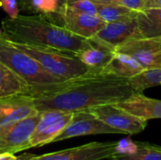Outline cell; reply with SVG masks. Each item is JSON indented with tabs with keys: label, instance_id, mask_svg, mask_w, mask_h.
I'll return each mask as SVG.
<instances>
[{
	"label": "cell",
	"instance_id": "cell-1",
	"mask_svg": "<svg viewBox=\"0 0 161 160\" xmlns=\"http://www.w3.org/2000/svg\"><path fill=\"white\" fill-rule=\"evenodd\" d=\"M137 92L129 78L91 70L81 76L59 83L28 86L25 94L32 97L40 112L47 109L75 112L118 104Z\"/></svg>",
	"mask_w": 161,
	"mask_h": 160
},
{
	"label": "cell",
	"instance_id": "cell-2",
	"mask_svg": "<svg viewBox=\"0 0 161 160\" xmlns=\"http://www.w3.org/2000/svg\"><path fill=\"white\" fill-rule=\"evenodd\" d=\"M1 31L5 38L14 42L51 47L75 54L92 45L91 39L75 35L36 14L6 18L2 20Z\"/></svg>",
	"mask_w": 161,
	"mask_h": 160
},
{
	"label": "cell",
	"instance_id": "cell-3",
	"mask_svg": "<svg viewBox=\"0 0 161 160\" xmlns=\"http://www.w3.org/2000/svg\"><path fill=\"white\" fill-rule=\"evenodd\" d=\"M11 42L36 59L49 74L62 81L81 76L91 71L75 53L45 46Z\"/></svg>",
	"mask_w": 161,
	"mask_h": 160
},
{
	"label": "cell",
	"instance_id": "cell-4",
	"mask_svg": "<svg viewBox=\"0 0 161 160\" xmlns=\"http://www.w3.org/2000/svg\"><path fill=\"white\" fill-rule=\"evenodd\" d=\"M0 61L22 77L28 86L49 85L62 80L49 74L36 59L0 34Z\"/></svg>",
	"mask_w": 161,
	"mask_h": 160
},
{
	"label": "cell",
	"instance_id": "cell-5",
	"mask_svg": "<svg viewBox=\"0 0 161 160\" xmlns=\"http://www.w3.org/2000/svg\"><path fill=\"white\" fill-rule=\"evenodd\" d=\"M120 152V141L91 142L81 146L41 156L23 155L19 160H103Z\"/></svg>",
	"mask_w": 161,
	"mask_h": 160
},
{
	"label": "cell",
	"instance_id": "cell-6",
	"mask_svg": "<svg viewBox=\"0 0 161 160\" xmlns=\"http://www.w3.org/2000/svg\"><path fill=\"white\" fill-rule=\"evenodd\" d=\"M40 113L0 127V153L16 154L31 148L30 138Z\"/></svg>",
	"mask_w": 161,
	"mask_h": 160
},
{
	"label": "cell",
	"instance_id": "cell-7",
	"mask_svg": "<svg viewBox=\"0 0 161 160\" xmlns=\"http://www.w3.org/2000/svg\"><path fill=\"white\" fill-rule=\"evenodd\" d=\"M74 112L47 109L40 112V119L30 138L31 148L54 142L73 118Z\"/></svg>",
	"mask_w": 161,
	"mask_h": 160
},
{
	"label": "cell",
	"instance_id": "cell-8",
	"mask_svg": "<svg viewBox=\"0 0 161 160\" xmlns=\"http://www.w3.org/2000/svg\"><path fill=\"white\" fill-rule=\"evenodd\" d=\"M88 110L106 124L119 130L122 134H139L145 129L148 124V121L125 111L116 104L103 105Z\"/></svg>",
	"mask_w": 161,
	"mask_h": 160
},
{
	"label": "cell",
	"instance_id": "cell-9",
	"mask_svg": "<svg viewBox=\"0 0 161 160\" xmlns=\"http://www.w3.org/2000/svg\"><path fill=\"white\" fill-rule=\"evenodd\" d=\"M116 52L132 57L144 70L161 68V36L130 40Z\"/></svg>",
	"mask_w": 161,
	"mask_h": 160
},
{
	"label": "cell",
	"instance_id": "cell-10",
	"mask_svg": "<svg viewBox=\"0 0 161 160\" xmlns=\"http://www.w3.org/2000/svg\"><path fill=\"white\" fill-rule=\"evenodd\" d=\"M98 134H122V133L119 130L106 124L104 122L99 120L89 110H80V111L74 112L71 122L65 127L62 133L55 140V141H61L75 137L98 135Z\"/></svg>",
	"mask_w": 161,
	"mask_h": 160
},
{
	"label": "cell",
	"instance_id": "cell-11",
	"mask_svg": "<svg viewBox=\"0 0 161 160\" xmlns=\"http://www.w3.org/2000/svg\"><path fill=\"white\" fill-rule=\"evenodd\" d=\"M140 38L137 19L107 23L106 25L96 33L92 41L108 47L116 52V49L133 39Z\"/></svg>",
	"mask_w": 161,
	"mask_h": 160
},
{
	"label": "cell",
	"instance_id": "cell-12",
	"mask_svg": "<svg viewBox=\"0 0 161 160\" xmlns=\"http://www.w3.org/2000/svg\"><path fill=\"white\" fill-rule=\"evenodd\" d=\"M106 22L97 15L78 12L67 7L59 16L58 25L85 39L92 38L105 25Z\"/></svg>",
	"mask_w": 161,
	"mask_h": 160
},
{
	"label": "cell",
	"instance_id": "cell-13",
	"mask_svg": "<svg viewBox=\"0 0 161 160\" xmlns=\"http://www.w3.org/2000/svg\"><path fill=\"white\" fill-rule=\"evenodd\" d=\"M39 113L29 95L13 94L0 97V127Z\"/></svg>",
	"mask_w": 161,
	"mask_h": 160
},
{
	"label": "cell",
	"instance_id": "cell-14",
	"mask_svg": "<svg viewBox=\"0 0 161 160\" xmlns=\"http://www.w3.org/2000/svg\"><path fill=\"white\" fill-rule=\"evenodd\" d=\"M116 105L125 111L146 121L161 119V100L144 96L142 92H137L125 101Z\"/></svg>",
	"mask_w": 161,
	"mask_h": 160
},
{
	"label": "cell",
	"instance_id": "cell-15",
	"mask_svg": "<svg viewBox=\"0 0 161 160\" xmlns=\"http://www.w3.org/2000/svg\"><path fill=\"white\" fill-rule=\"evenodd\" d=\"M20 10L36 14L58 25L59 16L68 0H17Z\"/></svg>",
	"mask_w": 161,
	"mask_h": 160
},
{
	"label": "cell",
	"instance_id": "cell-16",
	"mask_svg": "<svg viewBox=\"0 0 161 160\" xmlns=\"http://www.w3.org/2000/svg\"><path fill=\"white\" fill-rule=\"evenodd\" d=\"M92 45L91 47L75 53V56L91 70L102 71L110 62L115 51L92 40Z\"/></svg>",
	"mask_w": 161,
	"mask_h": 160
},
{
	"label": "cell",
	"instance_id": "cell-17",
	"mask_svg": "<svg viewBox=\"0 0 161 160\" xmlns=\"http://www.w3.org/2000/svg\"><path fill=\"white\" fill-rule=\"evenodd\" d=\"M102 71L120 77L131 78L141 74L142 71H144V69L132 57L124 53L115 52V55L110 62L105 68H103Z\"/></svg>",
	"mask_w": 161,
	"mask_h": 160
},
{
	"label": "cell",
	"instance_id": "cell-18",
	"mask_svg": "<svg viewBox=\"0 0 161 160\" xmlns=\"http://www.w3.org/2000/svg\"><path fill=\"white\" fill-rule=\"evenodd\" d=\"M28 84L0 61V97L13 94H25Z\"/></svg>",
	"mask_w": 161,
	"mask_h": 160
},
{
	"label": "cell",
	"instance_id": "cell-19",
	"mask_svg": "<svg viewBox=\"0 0 161 160\" xmlns=\"http://www.w3.org/2000/svg\"><path fill=\"white\" fill-rule=\"evenodd\" d=\"M112 158L115 160H161V146L149 142H133L132 149L120 152Z\"/></svg>",
	"mask_w": 161,
	"mask_h": 160
},
{
	"label": "cell",
	"instance_id": "cell-20",
	"mask_svg": "<svg viewBox=\"0 0 161 160\" xmlns=\"http://www.w3.org/2000/svg\"><path fill=\"white\" fill-rule=\"evenodd\" d=\"M140 38L161 36V8L139 11L137 16Z\"/></svg>",
	"mask_w": 161,
	"mask_h": 160
},
{
	"label": "cell",
	"instance_id": "cell-21",
	"mask_svg": "<svg viewBox=\"0 0 161 160\" xmlns=\"http://www.w3.org/2000/svg\"><path fill=\"white\" fill-rule=\"evenodd\" d=\"M96 8L97 16H99L106 23L137 19V16L139 14V11L137 10L115 4L96 3Z\"/></svg>",
	"mask_w": 161,
	"mask_h": 160
},
{
	"label": "cell",
	"instance_id": "cell-22",
	"mask_svg": "<svg viewBox=\"0 0 161 160\" xmlns=\"http://www.w3.org/2000/svg\"><path fill=\"white\" fill-rule=\"evenodd\" d=\"M129 81L139 92H142L147 88L160 86L161 68L144 70L141 74L129 78Z\"/></svg>",
	"mask_w": 161,
	"mask_h": 160
},
{
	"label": "cell",
	"instance_id": "cell-23",
	"mask_svg": "<svg viewBox=\"0 0 161 160\" xmlns=\"http://www.w3.org/2000/svg\"><path fill=\"white\" fill-rule=\"evenodd\" d=\"M92 1L96 3H103V4L121 5L137 11H142L143 9V0H92Z\"/></svg>",
	"mask_w": 161,
	"mask_h": 160
},
{
	"label": "cell",
	"instance_id": "cell-24",
	"mask_svg": "<svg viewBox=\"0 0 161 160\" xmlns=\"http://www.w3.org/2000/svg\"><path fill=\"white\" fill-rule=\"evenodd\" d=\"M0 8L8 15V18L10 19L17 17L20 12L17 0H0Z\"/></svg>",
	"mask_w": 161,
	"mask_h": 160
},
{
	"label": "cell",
	"instance_id": "cell-25",
	"mask_svg": "<svg viewBox=\"0 0 161 160\" xmlns=\"http://www.w3.org/2000/svg\"><path fill=\"white\" fill-rule=\"evenodd\" d=\"M161 8V0H143V9Z\"/></svg>",
	"mask_w": 161,
	"mask_h": 160
},
{
	"label": "cell",
	"instance_id": "cell-26",
	"mask_svg": "<svg viewBox=\"0 0 161 160\" xmlns=\"http://www.w3.org/2000/svg\"><path fill=\"white\" fill-rule=\"evenodd\" d=\"M0 160H19V157L9 153H0Z\"/></svg>",
	"mask_w": 161,
	"mask_h": 160
},
{
	"label": "cell",
	"instance_id": "cell-27",
	"mask_svg": "<svg viewBox=\"0 0 161 160\" xmlns=\"http://www.w3.org/2000/svg\"><path fill=\"white\" fill-rule=\"evenodd\" d=\"M108 160H115V159H114V158H112V157H110V158H108Z\"/></svg>",
	"mask_w": 161,
	"mask_h": 160
},
{
	"label": "cell",
	"instance_id": "cell-28",
	"mask_svg": "<svg viewBox=\"0 0 161 160\" xmlns=\"http://www.w3.org/2000/svg\"><path fill=\"white\" fill-rule=\"evenodd\" d=\"M1 32H2V31H1V30H0V34H1Z\"/></svg>",
	"mask_w": 161,
	"mask_h": 160
}]
</instances>
